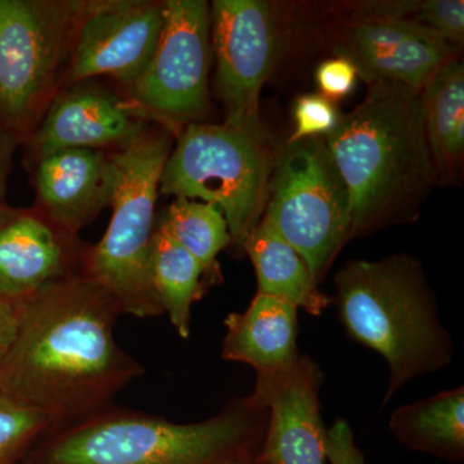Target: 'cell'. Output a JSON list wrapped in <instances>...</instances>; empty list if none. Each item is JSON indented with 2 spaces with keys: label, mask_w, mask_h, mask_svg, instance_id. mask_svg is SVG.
Returning a JSON list of instances; mask_svg holds the SVG:
<instances>
[{
  "label": "cell",
  "mask_w": 464,
  "mask_h": 464,
  "mask_svg": "<svg viewBox=\"0 0 464 464\" xmlns=\"http://www.w3.org/2000/svg\"><path fill=\"white\" fill-rule=\"evenodd\" d=\"M121 311L81 274L18 304L14 343L0 362V389L54 429L112 405L145 368L114 337Z\"/></svg>",
  "instance_id": "cell-1"
},
{
  "label": "cell",
  "mask_w": 464,
  "mask_h": 464,
  "mask_svg": "<svg viewBox=\"0 0 464 464\" xmlns=\"http://www.w3.org/2000/svg\"><path fill=\"white\" fill-rule=\"evenodd\" d=\"M325 142L350 191L353 239L411 221L439 183L422 91L390 82L368 84L364 100L342 115Z\"/></svg>",
  "instance_id": "cell-2"
},
{
  "label": "cell",
  "mask_w": 464,
  "mask_h": 464,
  "mask_svg": "<svg viewBox=\"0 0 464 464\" xmlns=\"http://www.w3.org/2000/svg\"><path fill=\"white\" fill-rule=\"evenodd\" d=\"M267 424V405L253 393L195 423L111 405L52 430L29 464H256Z\"/></svg>",
  "instance_id": "cell-3"
},
{
  "label": "cell",
  "mask_w": 464,
  "mask_h": 464,
  "mask_svg": "<svg viewBox=\"0 0 464 464\" xmlns=\"http://www.w3.org/2000/svg\"><path fill=\"white\" fill-rule=\"evenodd\" d=\"M335 297L351 340L380 353L390 371L383 405L405 383L450 365L453 342L422 265L408 253L348 262L334 277Z\"/></svg>",
  "instance_id": "cell-4"
},
{
  "label": "cell",
  "mask_w": 464,
  "mask_h": 464,
  "mask_svg": "<svg viewBox=\"0 0 464 464\" xmlns=\"http://www.w3.org/2000/svg\"><path fill=\"white\" fill-rule=\"evenodd\" d=\"M173 136L158 124L112 150L116 170L111 221L102 239L88 246L83 274L114 299L121 315L164 316L152 285V237L161 172Z\"/></svg>",
  "instance_id": "cell-5"
},
{
  "label": "cell",
  "mask_w": 464,
  "mask_h": 464,
  "mask_svg": "<svg viewBox=\"0 0 464 464\" xmlns=\"http://www.w3.org/2000/svg\"><path fill=\"white\" fill-rule=\"evenodd\" d=\"M275 151L265 130L194 123L177 134L159 194L212 203L224 213L235 255L264 217Z\"/></svg>",
  "instance_id": "cell-6"
},
{
  "label": "cell",
  "mask_w": 464,
  "mask_h": 464,
  "mask_svg": "<svg viewBox=\"0 0 464 464\" xmlns=\"http://www.w3.org/2000/svg\"><path fill=\"white\" fill-rule=\"evenodd\" d=\"M85 0H0V127L25 142L63 88Z\"/></svg>",
  "instance_id": "cell-7"
},
{
  "label": "cell",
  "mask_w": 464,
  "mask_h": 464,
  "mask_svg": "<svg viewBox=\"0 0 464 464\" xmlns=\"http://www.w3.org/2000/svg\"><path fill=\"white\" fill-rule=\"evenodd\" d=\"M262 221L297 250L319 286L353 240L350 191L325 139L286 141L275 152Z\"/></svg>",
  "instance_id": "cell-8"
},
{
  "label": "cell",
  "mask_w": 464,
  "mask_h": 464,
  "mask_svg": "<svg viewBox=\"0 0 464 464\" xmlns=\"http://www.w3.org/2000/svg\"><path fill=\"white\" fill-rule=\"evenodd\" d=\"M210 60V5L167 0L157 50L140 78L121 92L152 123L177 137L207 114Z\"/></svg>",
  "instance_id": "cell-9"
},
{
  "label": "cell",
  "mask_w": 464,
  "mask_h": 464,
  "mask_svg": "<svg viewBox=\"0 0 464 464\" xmlns=\"http://www.w3.org/2000/svg\"><path fill=\"white\" fill-rule=\"evenodd\" d=\"M210 43L216 57V91L225 105L224 123L261 130L259 94L273 70L277 24L259 0H215Z\"/></svg>",
  "instance_id": "cell-10"
},
{
  "label": "cell",
  "mask_w": 464,
  "mask_h": 464,
  "mask_svg": "<svg viewBox=\"0 0 464 464\" xmlns=\"http://www.w3.org/2000/svg\"><path fill=\"white\" fill-rule=\"evenodd\" d=\"M163 25L164 2L85 0L63 85L109 76L127 90L151 60Z\"/></svg>",
  "instance_id": "cell-11"
},
{
  "label": "cell",
  "mask_w": 464,
  "mask_h": 464,
  "mask_svg": "<svg viewBox=\"0 0 464 464\" xmlns=\"http://www.w3.org/2000/svg\"><path fill=\"white\" fill-rule=\"evenodd\" d=\"M152 124L121 91L96 81L63 85L25 141L27 161L63 149H119Z\"/></svg>",
  "instance_id": "cell-12"
},
{
  "label": "cell",
  "mask_w": 464,
  "mask_h": 464,
  "mask_svg": "<svg viewBox=\"0 0 464 464\" xmlns=\"http://www.w3.org/2000/svg\"><path fill=\"white\" fill-rule=\"evenodd\" d=\"M88 246L35 208L0 201V295L21 304L48 286L83 274Z\"/></svg>",
  "instance_id": "cell-13"
},
{
  "label": "cell",
  "mask_w": 464,
  "mask_h": 464,
  "mask_svg": "<svg viewBox=\"0 0 464 464\" xmlns=\"http://www.w3.org/2000/svg\"><path fill=\"white\" fill-rule=\"evenodd\" d=\"M324 374L308 355L283 373L257 378L253 395L268 408V424L258 462L325 464L326 430L320 389Z\"/></svg>",
  "instance_id": "cell-14"
},
{
  "label": "cell",
  "mask_w": 464,
  "mask_h": 464,
  "mask_svg": "<svg viewBox=\"0 0 464 464\" xmlns=\"http://www.w3.org/2000/svg\"><path fill=\"white\" fill-rule=\"evenodd\" d=\"M337 53L368 84L390 82L422 91L458 50L411 21L366 20L353 23Z\"/></svg>",
  "instance_id": "cell-15"
},
{
  "label": "cell",
  "mask_w": 464,
  "mask_h": 464,
  "mask_svg": "<svg viewBox=\"0 0 464 464\" xmlns=\"http://www.w3.org/2000/svg\"><path fill=\"white\" fill-rule=\"evenodd\" d=\"M35 209L61 230L78 237L114 197L112 151L102 149L57 150L30 161Z\"/></svg>",
  "instance_id": "cell-16"
},
{
  "label": "cell",
  "mask_w": 464,
  "mask_h": 464,
  "mask_svg": "<svg viewBox=\"0 0 464 464\" xmlns=\"http://www.w3.org/2000/svg\"><path fill=\"white\" fill-rule=\"evenodd\" d=\"M225 326L222 359L252 366L257 378L283 373L301 355L298 308L284 299L257 292L246 311L226 317Z\"/></svg>",
  "instance_id": "cell-17"
},
{
  "label": "cell",
  "mask_w": 464,
  "mask_h": 464,
  "mask_svg": "<svg viewBox=\"0 0 464 464\" xmlns=\"http://www.w3.org/2000/svg\"><path fill=\"white\" fill-rule=\"evenodd\" d=\"M389 429L400 444L411 450L431 454L448 462H462L463 386L400 406L391 415Z\"/></svg>",
  "instance_id": "cell-18"
},
{
  "label": "cell",
  "mask_w": 464,
  "mask_h": 464,
  "mask_svg": "<svg viewBox=\"0 0 464 464\" xmlns=\"http://www.w3.org/2000/svg\"><path fill=\"white\" fill-rule=\"evenodd\" d=\"M257 274L258 292L274 295L313 316H322L332 298L320 292L304 259L265 221L259 222L246 243Z\"/></svg>",
  "instance_id": "cell-19"
},
{
  "label": "cell",
  "mask_w": 464,
  "mask_h": 464,
  "mask_svg": "<svg viewBox=\"0 0 464 464\" xmlns=\"http://www.w3.org/2000/svg\"><path fill=\"white\" fill-rule=\"evenodd\" d=\"M424 127L439 181L459 173L464 157V69L458 58L422 88Z\"/></svg>",
  "instance_id": "cell-20"
},
{
  "label": "cell",
  "mask_w": 464,
  "mask_h": 464,
  "mask_svg": "<svg viewBox=\"0 0 464 464\" xmlns=\"http://www.w3.org/2000/svg\"><path fill=\"white\" fill-rule=\"evenodd\" d=\"M151 277L164 315L177 334L188 340L192 304L203 297L209 284L199 262L158 224L152 237Z\"/></svg>",
  "instance_id": "cell-21"
},
{
  "label": "cell",
  "mask_w": 464,
  "mask_h": 464,
  "mask_svg": "<svg viewBox=\"0 0 464 464\" xmlns=\"http://www.w3.org/2000/svg\"><path fill=\"white\" fill-rule=\"evenodd\" d=\"M204 268L209 285L221 279L217 256L231 246L224 213L206 201L176 198L157 222Z\"/></svg>",
  "instance_id": "cell-22"
},
{
  "label": "cell",
  "mask_w": 464,
  "mask_h": 464,
  "mask_svg": "<svg viewBox=\"0 0 464 464\" xmlns=\"http://www.w3.org/2000/svg\"><path fill=\"white\" fill-rule=\"evenodd\" d=\"M53 429L45 415L0 389V464H14Z\"/></svg>",
  "instance_id": "cell-23"
},
{
  "label": "cell",
  "mask_w": 464,
  "mask_h": 464,
  "mask_svg": "<svg viewBox=\"0 0 464 464\" xmlns=\"http://www.w3.org/2000/svg\"><path fill=\"white\" fill-rule=\"evenodd\" d=\"M411 23L426 27L458 50L464 41L463 0L418 2Z\"/></svg>",
  "instance_id": "cell-24"
},
{
  "label": "cell",
  "mask_w": 464,
  "mask_h": 464,
  "mask_svg": "<svg viewBox=\"0 0 464 464\" xmlns=\"http://www.w3.org/2000/svg\"><path fill=\"white\" fill-rule=\"evenodd\" d=\"M342 114L335 102L320 93L299 96L295 103V132L288 141L328 137L340 124Z\"/></svg>",
  "instance_id": "cell-25"
},
{
  "label": "cell",
  "mask_w": 464,
  "mask_h": 464,
  "mask_svg": "<svg viewBox=\"0 0 464 464\" xmlns=\"http://www.w3.org/2000/svg\"><path fill=\"white\" fill-rule=\"evenodd\" d=\"M315 79L320 94L335 102L353 93L359 74L350 60L337 56L320 63L316 69Z\"/></svg>",
  "instance_id": "cell-26"
},
{
  "label": "cell",
  "mask_w": 464,
  "mask_h": 464,
  "mask_svg": "<svg viewBox=\"0 0 464 464\" xmlns=\"http://www.w3.org/2000/svg\"><path fill=\"white\" fill-rule=\"evenodd\" d=\"M325 454L331 464H368L356 445L350 423L344 420H338L326 430Z\"/></svg>",
  "instance_id": "cell-27"
},
{
  "label": "cell",
  "mask_w": 464,
  "mask_h": 464,
  "mask_svg": "<svg viewBox=\"0 0 464 464\" xmlns=\"http://www.w3.org/2000/svg\"><path fill=\"white\" fill-rule=\"evenodd\" d=\"M18 326V304L0 295V362L14 343Z\"/></svg>",
  "instance_id": "cell-28"
},
{
  "label": "cell",
  "mask_w": 464,
  "mask_h": 464,
  "mask_svg": "<svg viewBox=\"0 0 464 464\" xmlns=\"http://www.w3.org/2000/svg\"><path fill=\"white\" fill-rule=\"evenodd\" d=\"M18 143L20 142L12 134L5 132L0 127V201H5L12 157H14V149H16Z\"/></svg>",
  "instance_id": "cell-29"
},
{
  "label": "cell",
  "mask_w": 464,
  "mask_h": 464,
  "mask_svg": "<svg viewBox=\"0 0 464 464\" xmlns=\"http://www.w3.org/2000/svg\"><path fill=\"white\" fill-rule=\"evenodd\" d=\"M256 464H266V463H262V462H257V463H256Z\"/></svg>",
  "instance_id": "cell-30"
}]
</instances>
